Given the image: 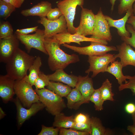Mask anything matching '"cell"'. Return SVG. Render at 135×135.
Instances as JSON below:
<instances>
[{"label":"cell","instance_id":"obj_1","mask_svg":"<svg viewBox=\"0 0 135 135\" xmlns=\"http://www.w3.org/2000/svg\"><path fill=\"white\" fill-rule=\"evenodd\" d=\"M44 45L48 55V65L52 71L64 69L70 64L80 61L78 55L75 54H68L61 49L58 42L52 37L45 38Z\"/></svg>","mask_w":135,"mask_h":135},{"label":"cell","instance_id":"obj_2","mask_svg":"<svg viewBox=\"0 0 135 135\" xmlns=\"http://www.w3.org/2000/svg\"><path fill=\"white\" fill-rule=\"evenodd\" d=\"M36 57L19 48L6 63V74L15 80L23 79Z\"/></svg>","mask_w":135,"mask_h":135},{"label":"cell","instance_id":"obj_3","mask_svg":"<svg viewBox=\"0 0 135 135\" xmlns=\"http://www.w3.org/2000/svg\"><path fill=\"white\" fill-rule=\"evenodd\" d=\"M35 90L39 96L40 101L52 115L55 116L66 108V105L62 98L53 92L45 88L36 89Z\"/></svg>","mask_w":135,"mask_h":135},{"label":"cell","instance_id":"obj_4","mask_svg":"<svg viewBox=\"0 0 135 135\" xmlns=\"http://www.w3.org/2000/svg\"><path fill=\"white\" fill-rule=\"evenodd\" d=\"M32 86L23 79L15 80V94L25 107L30 108L33 104L40 102L39 96Z\"/></svg>","mask_w":135,"mask_h":135},{"label":"cell","instance_id":"obj_5","mask_svg":"<svg viewBox=\"0 0 135 135\" xmlns=\"http://www.w3.org/2000/svg\"><path fill=\"white\" fill-rule=\"evenodd\" d=\"M84 0H63L57 3V6L62 11L67 23L68 32L71 34L76 33V28L74 25L76 8L78 6L83 7Z\"/></svg>","mask_w":135,"mask_h":135},{"label":"cell","instance_id":"obj_6","mask_svg":"<svg viewBox=\"0 0 135 135\" xmlns=\"http://www.w3.org/2000/svg\"><path fill=\"white\" fill-rule=\"evenodd\" d=\"M62 46L79 54L87 55L88 56H102L111 51H118L116 47L115 46H108L95 42H91L90 45L82 47L71 46L66 43L63 44Z\"/></svg>","mask_w":135,"mask_h":135},{"label":"cell","instance_id":"obj_7","mask_svg":"<svg viewBox=\"0 0 135 135\" xmlns=\"http://www.w3.org/2000/svg\"><path fill=\"white\" fill-rule=\"evenodd\" d=\"M19 40L25 46L28 53L32 48L47 54L44 45V30L38 29L33 34L22 35L16 33Z\"/></svg>","mask_w":135,"mask_h":135},{"label":"cell","instance_id":"obj_8","mask_svg":"<svg viewBox=\"0 0 135 135\" xmlns=\"http://www.w3.org/2000/svg\"><path fill=\"white\" fill-rule=\"evenodd\" d=\"M116 58L114 54L110 53L100 56H89L88 62L90 66L85 72L89 74L92 72V78H94L100 73L106 72L109 64L115 60Z\"/></svg>","mask_w":135,"mask_h":135},{"label":"cell","instance_id":"obj_9","mask_svg":"<svg viewBox=\"0 0 135 135\" xmlns=\"http://www.w3.org/2000/svg\"><path fill=\"white\" fill-rule=\"evenodd\" d=\"M40 18L38 22L44 27V38H50L59 33L68 32L67 22L63 15L54 20H49L46 17Z\"/></svg>","mask_w":135,"mask_h":135},{"label":"cell","instance_id":"obj_10","mask_svg":"<svg viewBox=\"0 0 135 135\" xmlns=\"http://www.w3.org/2000/svg\"><path fill=\"white\" fill-rule=\"evenodd\" d=\"M96 21L93 33L90 37L110 42L112 40L110 27L105 18L101 8L95 15Z\"/></svg>","mask_w":135,"mask_h":135},{"label":"cell","instance_id":"obj_11","mask_svg":"<svg viewBox=\"0 0 135 135\" xmlns=\"http://www.w3.org/2000/svg\"><path fill=\"white\" fill-rule=\"evenodd\" d=\"M80 23L76 32L85 36L92 35L95 26V15L91 10L81 7Z\"/></svg>","mask_w":135,"mask_h":135},{"label":"cell","instance_id":"obj_12","mask_svg":"<svg viewBox=\"0 0 135 135\" xmlns=\"http://www.w3.org/2000/svg\"><path fill=\"white\" fill-rule=\"evenodd\" d=\"M19 40L16 35L0 39V62L6 63L19 48Z\"/></svg>","mask_w":135,"mask_h":135},{"label":"cell","instance_id":"obj_13","mask_svg":"<svg viewBox=\"0 0 135 135\" xmlns=\"http://www.w3.org/2000/svg\"><path fill=\"white\" fill-rule=\"evenodd\" d=\"M14 101L17 111L18 122L19 126H21L26 120L45 108L44 105L40 102L33 104L30 108L27 109L23 107L17 97Z\"/></svg>","mask_w":135,"mask_h":135},{"label":"cell","instance_id":"obj_14","mask_svg":"<svg viewBox=\"0 0 135 135\" xmlns=\"http://www.w3.org/2000/svg\"><path fill=\"white\" fill-rule=\"evenodd\" d=\"M56 38L60 45L64 43L69 44L74 42L80 45V42H95L107 45V41L92 38H88L76 32L71 34L68 32L56 34L52 36Z\"/></svg>","mask_w":135,"mask_h":135},{"label":"cell","instance_id":"obj_15","mask_svg":"<svg viewBox=\"0 0 135 135\" xmlns=\"http://www.w3.org/2000/svg\"><path fill=\"white\" fill-rule=\"evenodd\" d=\"M116 47L118 53L115 56L120 59L123 67L129 65L135 67V51L131 46L124 42Z\"/></svg>","mask_w":135,"mask_h":135},{"label":"cell","instance_id":"obj_16","mask_svg":"<svg viewBox=\"0 0 135 135\" xmlns=\"http://www.w3.org/2000/svg\"><path fill=\"white\" fill-rule=\"evenodd\" d=\"M15 82L6 74L0 76V96L5 103L11 100L15 94Z\"/></svg>","mask_w":135,"mask_h":135},{"label":"cell","instance_id":"obj_17","mask_svg":"<svg viewBox=\"0 0 135 135\" xmlns=\"http://www.w3.org/2000/svg\"><path fill=\"white\" fill-rule=\"evenodd\" d=\"M133 15V8H132L127 11L122 18L118 20H114L107 15H105V17L110 27H114L117 29L118 34L119 36L121 37H129L130 33L126 28V24L129 18Z\"/></svg>","mask_w":135,"mask_h":135},{"label":"cell","instance_id":"obj_18","mask_svg":"<svg viewBox=\"0 0 135 135\" xmlns=\"http://www.w3.org/2000/svg\"><path fill=\"white\" fill-rule=\"evenodd\" d=\"M86 76H79V79L75 87L77 88L82 94L83 104L89 102L90 98L95 90L93 86L92 78Z\"/></svg>","mask_w":135,"mask_h":135},{"label":"cell","instance_id":"obj_19","mask_svg":"<svg viewBox=\"0 0 135 135\" xmlns=\"http://www.w3.org/2000/svg\"><path fill=\"white\" fill-rule=\"evenodd\" d=\"M52 8L50 2L48 1H42L30 8L22 10L21 14L25 16H37L40 17H46Z\"/></svg>","mask_w":135,"mask_h":135},{"label":"cell","instance_id":"obj_20","mask_svg":"<svg viewBox=\"0 0 135 135\" xmlns=\"http://www.w3.org/2000/svg\"><path fill=\"white\" fill-rule=\"evenodd\" d=\"M50 81L62 82L73 88H75L79 79V76L69 75L64 69L56 70L53 73L48 75Z\"/></svg>","mask_w":135,"mask_h":135},{"label":"cell","instance_id":"obj_21","mask_svg":"<svg viewBox=\"0 0 135 135\" xmlns=\"http://www.w3.org/2000/svg\"><path fill=\"white\" fill-rule=\"evenodd\" d=\"M122 65L120 61L115 60L111 63L110 66H108L106 72L113 75L117 80L120 85L124 82L126 83L127 78L123 74L122 72Z\"/></svg>","mask_w":135,"mask_h":135},{"label":"cell","instance_id":"obj_22","mask_svg":"<svg viewBox=\"0 0 135 135\" xmlns=\"http://www.w3.org/2000/svg\"><path fill=\"white\" fill-rule=\"evenodd\" d=\"M66 98L67 106L69 109L77 110L83 104L82 94L76 87L72 89Z\"/></svg>","mask_w":135,"mask_h":135},{"label":"cell","instance_id":"obj_23","mask_svg":"<svg viewBox=\"0 0 135 135\" xmlns=\"http://www.w3.org/2000/svg\"><path fill=\"white\" fill-rule=\"evenodd\" d=\"M41 58L39 56L36 57L32 65L29 68V73L23 79L32 86L34 85L35 82L40 72V69L42 65Z\"/></svg>","mask_w":135,"mask_h":135},{"label":"cell","instance_id":"obj_24","mask_svg":"<svg viewBox=\"0 0 135 135\" xmlns=\"http://www.w3.org/2000/svg\"><path fill=\"white\" fill-rule=\"evenodd\" d=\"M74 123V115L67 116L61 112L55 116L53 126L60 128H72Z\"/></svg>","mask_w":135,"mask_h":135},{"label":"cell","instance_id":"obj_25","mask_svg":"<svg viewBox=\"0 0 135 135\" xmlns=\"http://www.w3.org/2000/svg\"><path fill=\"white\" fill-rule=\"evenodd\" d=\"M47 88L61 97H66L72 90L71 87L60 82L50 81Z\"/></svg>","mask_w":135,"mask_h":135},{"label":"cell","instance_id":"obj_26","mask_svg":"<svg viewBox=\"0 0 135 135\" xmlns=\"http://www.w3.org/2000/svg\"><path fill=\"white\" fill-rule=\"evenodd\" d=\"M91 132L90 135H106L112 134L111 132L103 126L100 119L97 117L90 118Z\"/></svg>","mask_w":135,"mask_h":135},{"label":"cell","instance_id":"obj_27","mask_svg":"<svg viewBox=\"0 0 135 135\" xmlns=\"http://www.w3.org/2000/svg\"><path fill=\"white\" fill-rule=\"evenodd\" d=\"M112 84L108 79H106L99 88L100 94L103 101L108 100L112 101L114 100L113 98L114 94L112 92Z\"/></svg>","mask_w":135,"mask_h":135},{"label":"cell","instance_id":"obj_28","mask_svg":"<svg viewBox=\"0 0 135 135\" xmlns=\"http://www.w3.org/2000/svg\"><path fill=\"white\" fill-rule=\"evenodd\" d=\"M16 8L11 4L2 0H0V18L4 20L6 19L15 10Z\"/></svg>","mask_w":135,"mask_h":135},{"label":"cell","instance_id":"obj_29","mask_svg":"<svg viewBox=\"0 0 135 135\" xmlns=\"http://www.w3.org/2000/svg\"><path fill=\"white\" fill-rule=\"evenodd\" d=\"M90 101L94 104L96 110L100 111L103 109L104 102L101 97L99 88L95 90L90 98Z\"/></svg>","mask_w":135,"mask_h":135},{"label":"cell","instance_id":"obj_30","mask_svg":"<svg viewBox=\"0 0 135 135\" xmlns=\"http://www.w3.org/2000/svg\"><path fill=\"white\" fill-rule=\"evenodd\" d=\"M13 34V28L8 22H4L0 23V39L10 38Z\"/></svg>","mask_w":135,"mask_h":135},{"label":"cell","instance_id":"obj_31","mask_svg":"<svg viewBox=\"0 0 135 135\" xmlns=\"http://www.w3.org/2000/svg\"><path fill=\"white\" fill-rule=\"evenodd\" d=\"M50 81L48 75L40 71L35 82L34 85L36 89H42L44 88L45 86H47Z\"/></svg>","mask_w":135,"mask_h":135},{"label":"cell","instance_id":"obj_32","mask_svg":"<svg viewBox=\"0 0 135 135\" xmlns=\"http://www.w3.org/2000/svg\"><path fill=\"white\" fill-rule=\"evenodd\" d=\"M120 4L118 6V12L121 15L129 9L133 8V4L135 0H118Z\"/></svg>","mask_w":135,"mask_h":135},{"label":"cell","instance_id":"obj_33","mask_svg":"<svg viewBox=\"0 0 135 135\" xmlns=\"http://www.w3.org/2000/svg\"><path fill=\"white\" fill-rule=\"evenodd\" d=\"M127 79L129 80L126 83L122 84L120 85L118 90L122 91L125 89H130L133 95H135V75L133 76L126 75Z\"/></svg>","mask_w":135,"mask_h":135},{"label":"cell","instance_id":"obj_34","mask_svg":"<svg viewBox=\"0 0 135 135\" xmlns=\"http://www.w3.org/2000/svg\"><path fill=\"white\" fill-rule=\"evenodd\" d=\"M126 26L127 30L131 34V36L121 37V39L124 42L135 48V30L130 24H127Z\"/></svg>","mask_w":135,"mask_h":135},{"label":"cell","instance_id":"obj_35","mask_svg":"<svg viewBox=\"0 0 135 135\" xmlns=\"http://www.w3.org/2000/svg\"><path fill=\"white\" fill-rule=\"evenodd\" d=\"M71 128L78 131L88 132L90 135L91 132L90 121L86 123L75 122L73 127Z\"/></svg>","mask_w":135,"mask_h":135},{"label":"cell","instance_id":"obj_36","mask_svg":"<svg viewBox=\"0 0 135 135\" xmlns=\"http://www.w3.org/2000/svg\"><path fill=\"white\" fill-rule=\"evenodd\" d=\"M53 126L48 127L44 125L42 126L41 131L38 135H58L60 130V128Z\"/></svg>","mask_w":135,"mask_h":135},{"label":"cell","instance_id":"obj_37","mask_svg":"<svg viewBox=\"0 0 135 135\" xmlns=\"http://www.w3.org/2000/svg\"><path fill=\"white\" fill-rule=\"evenodd\" d=\"M60 135H89L90 134L87 132L75 130L71 128H60Z\"/></svg>","mask_w":135,"mask_h":135},{"label":"cell","instance_id":"obj_38","mask_svg":"<svg viewBox=\"0 0 135 135\" xmlns=\"http://www.w3.org/2000/svg\"><path fill=\"white\" fill-rule=\"evenodd\" d=\"M62 15V11L58 7L52 8L48 13L46 17L48 19L54 20L58 19Z\"/></svg>","mask_w":135,"mask_h":135},{"label":"cell","instance_id":"obj_39","mask_svg":"<svg viewBox=\"0 0 135 135\" xmlns=\"http://www.w3.org/2000/svg\"><path fill=\"white\" fill-rule=\"evenodd\" d=\"M75 122L86 123L90 122V118L87 114L80 113L74 117Z\"/></svg>","mask_w":135,"mask_h":135},{"label":"cell","instance_id":"obj_40","mask_svg":"<svg viewBox=\"0 0 135 135\" xmlns=\"http://www.w3.org/2000/svg\"><path fill=\"white\" fill-rule=\"evenodd\" d=\"M38 26L21 29H18L16 30V33L22 35L28 34L30 33L36 32L38 29Z\"/></svg>","mask_w":135,"mask_h":135},{"label":"cell","instance_id":"obj_41","mask_svg":"<svg viewBox=\"0 0 135 135\" xmlns=\"http://www.w3.org/2000/svg\"><path fill=\"white\" fill-rule=\"evenodd\" d=\"M10 3L16 8H20L24 2V0H2Z\"/></svg>","mask_w":135,"mask_h":135},{"label":"cell","instance_id":"obj_42","mask_svg":"<svg viewBox=\"0 0 135 135\" xmlns=\"http://www.w3.org/2000/svg\"><path fill=\"white\" fill-rule=\"evenodd\" d=\"M125 109L127 113L132 114L135 112V104L132 103H128L126 105Z\"/></svg>","mask_w":135,"mask_h":135},{"label":"cell","instance_id":"obj_43","mask_svg":"<svg viewBox=\"0 0 135 135\" xmlns=\"http://www.w3.org/2000/svg\"><path fill=\"white\" fill-rule=\"evenodd\" d=\"M127 23L131 25L133 28L135 30V16L133 15L130 16Z\"/></svg>","mask_w":135,"mask_h":135},{"label":"cell","instance_id":"obj_44","mask_svg":"<svg viewBox=\"0 0 135 135\" xmlns=\"http://www.w3.org/2000/svg\"><path fill=\"white\" fill-rule=\"evenodd\" d=\"M127 130L132 133L133 135H135V126L134 125H130L127 126Z\"/></svg>","mask_w":135,"mask_h":135},{"label":"cell","instance_id":"obj_45","mask_svg":"<svg viewBox=\"0 0 135 135\" xmlns=\"http://www.w3.org/2000/svg\"><path fill=\"white\" fill-rule=\"evenodd\" d=\"M116 0H109L110 2L111 5V10L112 12V11L114 10V6Z\"/></svg>","mask_w":135,"mask_h":135},{"label":"cell","instance_id":"obj_46","mask_svg":"<svg viewBox=\"0 0 135 135\" xmlns=\"http://www.w3.org/2000/svg\"><path fill=\"white\" fill-rule=\"evenodd\" d=\"M6 115L5 112L3 110L2 108H0V119L3 118Z\"/></svg>","mask_w":135,"mask_h":135},{"label":"cell","instance_id":"obj_47","mask_svg":"<svg viewBox=\"0 0 135 135\" xmlns=\"http://www.w3.org/2000/svg\"><path fill=\"white\" fill-rule=\"evenodd\" d=\"M132 116L133 122V125L135 126V112L132 114Z\"/></svg>","mask_w":135,"mask_h":135},{"label":"cell","instance_id":"obj_48","mask_svg":"<svg viewBox=\"0 0 135 135\" xmlns=\"http://www.w3.org/2000/svg\"><path fill=\"white\" fill-rule=\"evenodd\" d=\"M133 13L134 15L135 16V3L133 6Z\"/></svg>","mask_w":135,"mask_h":135}]
</instances>
